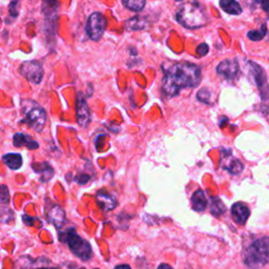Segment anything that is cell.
<instances>
[{"instance_id": "obj_1", "label": "cell", "mask_w": 269, "mask_h": 269, "mask_svg": "<svg viewBox=\"0 0 269 269\" xmlns=\"http://www.w3.org/2000/svg\"><path fill=\"white\" fill-rule=\"evenodd\" d=\"M201 81V70L187 61L177 62L164 69L162 93L167 98L175 97L183 88H193Z\"/></svg>"}, {"instance_id": "obj_2", "label": "cell", "mask_w": 269, "mask_h": 269, "mask_svg": "<svg viewBox=\"0 0 269 269\" xmlns=\"http://www.w3.org/2000/svg\"><path fill=\"white\" fill-rule=\"evenodd\" d=\"M176 19L181 26L189 30L202 28L208 23L204 8L195 0L181 5L176 13Z\"/></svg>"}, {"instance_id": "obj_3", "label": "cell", "mask_w": 269, "mask_h": 269, "mask_svg": "<svg viewBox=\"0 0 269 269\" xmlns=\"http://www.w3.org/2000/svg\"><path fill=\"white\" fill-rule=\"evenodd\" d=\"M244 264L249 269H260L269 262V238L263 237L249 246L243 258Z\"/></svg>"}, {"instance_id": "obj_4", "label": "cell", "mask_w": 269, "mask_h": 269, "mask_svg": "<svg viewBox=\"0 0 269 269\" xmlns=\"http://www.w3.org/2000/svg\"><path fill=\"white\" fill-rule=\"evenodd\" d=\"M21 113L24 115L21 123H27L35 131H42L48 120L47 111L42 106L34 100L25 99L21 101Z\"/></svg>"}, {"instance_id": "obj_5", "label": "cell", "mask_w": 269, "mask_h": 269, "mask_svg": "<svg viewBox=\"0 0 269 269\" xmlns=\"http://www.w3.org/2000/svg\"><path fill=\"white\" fill-rule=\"evenodd\" d=\"M62 242L68 243L72 253L82 261L91 260L93 256L91 244L82 239L79 235H77L74 230H66L63 234V237H60Z\"/></svg>"}, {"instance_id": "obj_6", "label": "cell", "mask_w": 269, "mask_h": 269, "mask_svg": "<svg viewBox=\"0 0 269 269\" xmlns=\"http://www.w3.org/2000/svg\"><path fill=\"white\" fill-rule=\"evenodd\" d=\"M105 29H106V19L101 13L95 12L92 15H89L86 23V33L92 40L94 41L100 40L101 37L104 34Z\"/></svg>"}, {"instance_id": "obj_7", "label": "cell", "mask_w": 269, "mask_h": 269, "mask_svg": "<svg viewBox=\"0 0 269 269\" xmlns=\"http://www.w3.org/2000/svg\"><path fill=\"white\" fill-rule=\"evenodd\" d=\"M248 69L252 76H254V79L259 88L262 101L264 103H267V105L269 106V85L267 82V77L264 70L253 61L248 62Z\"/></svg>"}, {"instance_id": "obj_8", "label": "cell", "mask_w": 269, "mask_h": 269, "mask_svg": "<svg viewBox=\"0 0 269 269\" xmlns=\"http://www.w3.org/2000/svg\"><path fill=\"white\" fill-rule=\"evenodd\" d=\"M19 72H20V74L28 81L34 84H39L42 81L43 66L39 61H25L21 63L20 68H19Z\"/></svg>"}, {"instance_id": "obj_9", "label": "cell", "mask_w": 269, "mask_h": 269, "mask_svg": "<svg viewBox=\"0 0 269 269\" xmlns=\"http://www.w3.org/2000/svg\"><path fill=\"white\" fill-rule=\"evenodd\" d=\"M76 117H77V122H78L79 126L86 128L89 125L91 110L82 95H79L78 98H77Z\"/></svg>"}, {"instance_id": "obj_10", "label": "cell", "mask_w": 269, "mask_h": 269, "mask_svg": "<svg viewBox=\"0 0 269 269\" xmlns=\"http://www.w3.org/2000/svg\"><path fill=\"white\" fill-rule=\"evenodd\" d=\"M239 62L237 59H226L219 63L217 66V73L223 76L227 80H233L238 76Z\"/></svg>"}, {"instance_id": "obj_11", "label": "cell", "mask_w": 269, "mask_h": 269, "mask_svg": "<svg viewBox=\"0 0 269 269\" xmlns=\"http://www.w3.org/2000/svg\"><path fill=\"white\" fill-rule=\"evenodd\" d=\"M47 218L56 228H61L66 222L64 210L59 205H53L47 213Z\"/></svg>"}, {"instance_id": "obj_12", "label": "cell", "mask_w": 269, "mask_h": 269, "mask_svg": "<svg viewBox=\"0 0 269 269\" xmlns=\"http://www.w3.org/2000/svg\"><path fill=\"white\" fill-rule=\"evenodd\" d=\"M251 215V210H249L248 206L245 203L238 202L235 203L232 207V216L236 223L238 224H245Z\"/></svg>"}, {"instance_id": "obj_13", "label": "cell", "mask_w": 269, "mask_h": 269, "mask_svg": "<svg viewBox=\"0 0 269 269\" xmlns=\"http://www.w3.org/2000/svg\"><path fill=\"white\" fill-rule=\"evenodd\" d=\"M96 201H97L99 207L104 211H110L117 206V199L102 190L98 191L97 195H96Z\"/></svg>"}, {"instance_id": "obj_14", "label": "cell", "mask_w": 269, "mask_h": 269, "mask_svg": "<svg viewBox=\"0 0 269 269\" xmlns=\"http://www.w3.org/2000/svg\"><path fill=\"white\" fill-rule=\"evenodd\" d=\"M13 144L16 147L26 146L29 149H37L39 147V143L32 139V137H30L29 134H26L24 132H17L14 134Z\"/></svg>"}, {"instance_id": "obj_15", "label": "cell", "mask_w": 269, "mask_h": 269, "mask_svg": "<svg viewBox=\"0 0 269 269\" xmlns=\"http://www.w3.org/2000/svg\"><path fill=\"white\" fill-rule=\"evenodd\" d=\"M33 169L40 176L42 182H49L54 177V170L49 163H34Z\"/></svg>"}, {"instance_id": "obj_16", "label": "cell", "mask_w": 269, "mask_h": 269, "mask_svg": "<svg viewBox=\"0 0 269 269\" xmlns=\"http://www.w3.org/2000/svg\"><path fill=\"white\" fill-rule=\"evenodd\" d=\"M191 204L196 211H204L207 207V199L205 197L204 191L201 189L196 190L193 197H191Z\"/></svg>"}, {"instance_id": "obj_17", "label": "cell", "mask_w": 269, "mask_h": 269, "mask_svg": "<svg viewBox=\"0 0 269 269\" xmlns=\"http://www.w3.org/2000/svg\"><path fill=\"white\" fill-rule=\"evenodd\" d=\"M220 7L230 15H240L242 13V8L236 0H220Z\"/></svg>"}, {"instance_id": "obj_18", "label": "cell", "mask_w": 269, "mask_h": 269, "mask_svg": "<svg viewBox=\"0 0 269 269\" xmlns=\"http://www.w3.org/2000/svg\"><path fill=\"white\" fill-rule=\"evenodd\" d=\"M4 162L11 169L17 170L23 166V157L19 153H7L3 158Z\"/></svg>"}, {"instance_id": "obj_19", "label": "cell", "mask_w": 269, "mask_h": 269, "mask_svg": "<svg viewBox=\"0 0 269 269\" xmlns=\"http://www.w3.org/2000/svg\"><path fill=\"white\" fill-rule=\"evenodd\" d=\"M210 211L215 217H221L225 213L226 207L220 198L214 197L210 199Z\"/></svg>"}, {"instance_id": "obj_20", "label": "cell", "mask_w": 269, "mask_h": 269, "mask_svg": "<svg viewBox=\"0 0 269 269\" xmlns=\"http://www.w3.org/2000/svg\"><path fill=\"white\" fill-rule=\"evenodd\" d=\"M146 27V21L140 16H134L125 23V29L128 31H139Z\"/></svg>"}, {"instance_id": "obj_21", "label": "cell", "mask_w": 269, "mask_h": 269, "mask_svg": "<svg viewBox=\"0 0 269 269\" xmlns=\"http://www.w3.org/2000/svg\"><path fill=\"white\" fill-rule=\"evenodd\" d=\"M125 8L133 12H140L145 7V0H122Z\"/></svg>"}, {"instance_id": "obj_22", "label": "cell", "mask_w": 269, "mask_h": 269, "mask_svg": "<svg viewBox=\"0 0 269 269\" xmlns=\"http://www.w3.org/2000/svg\"><path fill=\"white\" fill-rule=\"evenodd\" d=\"M267 33V29H266V26L263 25L262 28L260 30H254V31H249L248 34H247V37L249 38V39L253 40V41H260L261 39H263V38L265 37Z\"/></svg>"}, {"instance_id": "obj_23", "label": "cell", "mask_w": 269, "mask_h": 269, "mask_svg": "<svg viewBox=\"0 0 269 269\" xmlns=\"http://www.w3.org/2000/svg\"><path fill=\"white\" fill-rule=\"evenodd\" d=\"M226 169H227L232 175H239L240 172L243 170V165H242V163H241L239 160L236 159V160H233L232 162H230V163L227 165Z\"/></svg>"}, {"instance_id": "obj_24", "label": "cell", "mask_w": 269, "mask_h": 269, "mask_svg": "<svg viewBox=\"0 0 269 269\" xmlns=\"http://www.w3.org/2000/svg\"><path fill=\"white\" fill-rule=\"evenodd\" d=\"M197 99L203 103L210 104L211 100V92L208 88H202L197 94Z\"/></svg>"}, {"instance_id": "obj_25", "label": "cell", "mask_w": 269, "mask_h": 269, "mask_svg": "<svg viewBox=\"0 0 269 269\" xmlns=\"http://www.w3.org/2000/svg\"><path fill=\"white\" fill-rule=\"evenodd\" d=\"M10 202V193L6 185H0V203L8 204Z\"/></svg>"}, {"instance_id": "obj_26", "label": "cell", "mask_w": 269, "mask_h": 269, "mask_svg": "<svg viewBox=\"0 0 269 269\" xmlns=\"http://www.w3.org/2000/svg\"><path fill=\"white\" fill-rule=\"evenodd\" d=\"M18 4H19V0H12L11 4H10V7H9V12H10V15L14 18H16L19 14V11H18Z\"/></svg>"}, {"instance_id": "obj_27", "label": "cell", "mask_w": 269, "mask_h": 269, "mask_svg": "<svg viewBox=\"0 0 269 269\" xmlns=\"http://www.w3.org/2000/svg\"><path fill=\"white\" fill-rule=\"evenodd\" d=\"M208 51H209V49H208V46H207L206 43H201V44L197 48V50H196L197 54H198L199 56H201V57L207 55Z\"/></svg>"}, {"instance_id": "obj_28", "label": "cell", "mask_w": 269, "mask_h": 269, "mask_svg": "<svg viewBox=\"0 0 269 269\" xmlns=\"http://www.w3.org/2000/svg\"><path fill=\"white\" fill-rule=\"evenodd\" d=\"M254 2L259 4L266 13H269V0H254Z\"/></svg>"}, {"instance_id": "obj_29", "label": "cell", "mask_w": 269, "mask_h": 269, "mask_svg": "<svg viewBox=\"0 0 269 269\" xmlns=\"http://www.w3.org/2000/svg\"><path fill=\"white\" fill-rule=\"evenodd\" d=\"M76 180H77V182L80 183V184H85V183H87V182H88V180H89V177H88L87 175L81 174V175H79L78 177L76 178Z\"/></svg>"}, {"instance_id": "obj_30", "label": "cell", "mask_w": 269, "mask_h": 269, "mask_svg": "<svg viewBox=\"0 0 269 269\" xmlns=\"http://www.w3.org/2000/svg\"><path fill=\"white\" fill-rule=\"evenodd\" d=\"M157 269H172V267L169 266L168 264H161L158 266Z\"/></svg>"}, {"instance_id": "obj_31", "label": "cell", "mask_w": 269, "mask_h": 269, "mask_svg": "<svg viewBox=\"0 0 269 269\" xmlns=\"http://www.w3.org/2000/svg\"><path fill=\"white\" fill-rule=\"evenodd\" d=\"M114 269H131V268H130L128 265L123 264V265H118V266H116Z\"/></svg>"}, {"instance_id": "obj_32", "label": "cell", "mask_w": 269, "mask_h": 269, "mask_svg": "<svg viewBox=\"0 0 269 269\" xmlns=\"http://www.w3.org/2000/svg\"><path fill=\"white\" fill-rule=\"evenodd\" d=\"M38 269H58V268H47V267H43V268H38Z\"/></svg>"}, {"instance_id": "obj_33", "label": "cell", "mask_w": 269, "mask_h": 269, "mask_svg": "<svg viewBox=\"0 0 269 269\" xmlns=\"http://www.w3.org/2000/svg\"><path fill=\"white\" fill-rule=\"evenodd\" d=\"M176 2H182V0H176Z\"/></svg>"}]
</instances>
